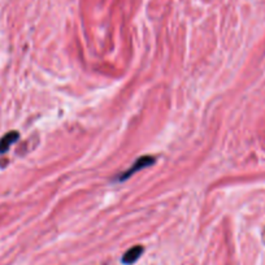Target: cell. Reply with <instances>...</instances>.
Segmentation results:
<instances>
[{
  "label": "cell",
  "mask_w": 265,
  "mask_h": 265,
  "mask_svg": "<svg viewBox=\"0 0 265 265\" xmlns=\"http://www.w3.org/2000/svg\"><path fill=\"white\" fill-rule=\"evenodd\" d=\"M19 138L20 135L17 131H10V133H7V134L0 139V155H2V153H6L7 151L10 150L11 146H12Z\"/></svg>",
  "instance_id": "2"
},
{
  "label": "cell",
  "mask_w": 265,
  "mask_h": 265,
  "mask_svg": "<svg viewBox=\"0 0 265 265\" xmlns=\"http://www.w3.org/2000/svg\"><path fill=\"white\" fill-rule=\"evenodd\" d=\"M142 252H143V247H133V248H130L128 252L125 253L124 257H122V261H124V264H133V262H135L139 259V256L142 255Z\"/></svg>",
  "instance_id": "3"
},
{
  "label": "cell",
  "mask_w": 265,
  "mask_h": 265,
  "mask_svg": "<svg viewBox=\"0 0 265 265\" xmlns=\"http://www.w3.org/2000/svg\"><path fill=\"white\" fill-rule=\"evenodd\" d=\"M153 162H155V157L153 156H143V157H140V159H138L137 161L133 164V166H131L129 170H126L124 173V174H120L119 177V181H125V180H128L130 175H133L135 173V171L140 170V169L146 168V166H150L152 165Z\"/></svg>",
  "instance_id": "1"
}]
</instances>
